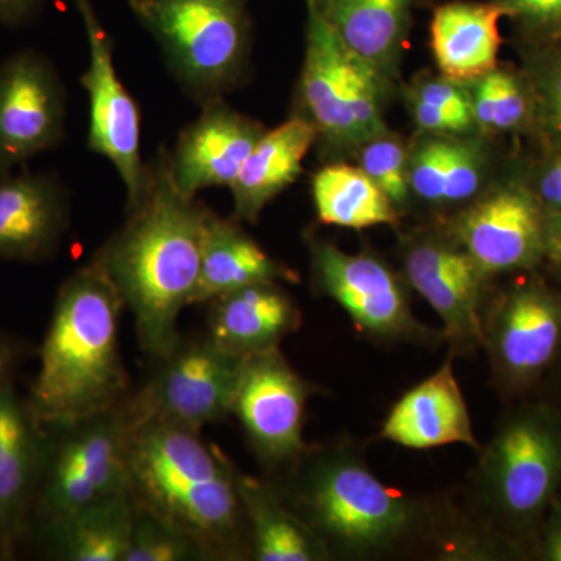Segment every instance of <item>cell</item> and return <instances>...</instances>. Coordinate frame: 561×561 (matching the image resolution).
Segmentation results:
<instances>
[{
	"label": "cell",
	"instance_id": "1",
	"mask_svg": "<svg viewBox=\"0 0 561 561\" xmlns=\"http://www.w3.org/2000/svg\"><path fill=\"white\" fill-rule=\"evenodd\" d=\"M268 481L319 535L332 560H398L430 552L467 560L456 502L390 489L351 438L308 446L289 470Z\"/></svg>",
	"mask_w": 561,
	"mask_h": 561
},
{
	"label": "cell",
	"instance_id": "2",
	"mask_svg": "<svg viewBox=\"0 0 561 561\" xmlns=\"http://www.w3.org/2000/svg\"><path fill=\"white\" fill-rule=\"evenodd\" d=\"M151 171L149 191L127 210L124 227L95 251L91 262L108 276L130 311L140 350L158 360L183 339L180 316L192 306L197 289L210 209L176 190L164 150Z\"/></svg>",
	"mask_w": 561,
	"mask_h": 561
},
{
	"label": "cell",
	"instance_id": "3",
	"mask_svg": "<svg viewBox=\"0 0 561 561\" xmlns=\"http://www.w3.org/2000/svg\"><path fill=\"white\" fill-rule=\"evenodd\" d=\"M461 523L489 560H534L541 524L561 494V413L538 398L507 402L479 449Z\"/></svg>",
	"mask_w": 561,
	"mask_h": 561
},
{
	"label": "cell",
	"instance_id": "4",
	"mask_svg": "<svg viewBox=\"0 0 561 561\" xmlns=\"http://www.w3.org/2000/svg\"><path fill=\"white\" fill-rule=\"evenodd\" d=\"M122 309L116 287L94 262L61 284L25 400L41 431L108 412L130 397L119 348Z\"/></svg>",
	"mask_w": 561,
	"mask_h": 561
},
{
	"label": "cell",
	"instance_id": "5",
	"mask_svg": "<svg viewBox=\"0 0 561 561\" xmlns=\"http://www.w3.org/2000/svg\"><path fill=\"white\" fill-rule=\"evenodd\" d=\"M239 468L198 432L140 421L128 445L136 507L201 542L213 560L251 559Z\"/></svg>",
	"mask_w": 561,
	"mask_h": 561
},
{
	"label": "cell",
	"instance_id": "6",
	"mask_svg": "<svg viewBox=\"0 0 561 561\" xmlns=\"http://www.w3.org/2000/svg\"><path fill=\"white\" fill-rule=\"evenodd\" d=\"M250 0H128L181 90L198 106L227 99L249 77Z\"/></svg>",
	"mask_w": 561,
	"mask_h": 561
},
{
	"label": "cell",
	"instance_id": "7",
	"mask_svg": "<svg viewBox=\"0 0 561 561\" xmlns=\"http://www.w3.org/2000/svg\"><path fill=\"white\" fill-rule=\"evenodd\" d=\"M397 91L398 84L346 49L308 9L290 116L311 125L321 160L350 161L364 140L386 130V111Z\"/></svg>",
	"mask_w": 561,
	"mask_h": 561
},
{
	"label": "cell",
	"instance_id": "8",
	"mask_svg": "<svg viewBox=\"0 0 561 561\" xmlns=\"http://www.w3.org/2000/svg\"><path fill=\"white\" fill-rule=\"evenodd\" d=\"M494 283L483 309L491 383L505 402L537 394L561 359V286L542 268Z\"/></svg>",
	"mask_w": 561,
	"mask_h": 561
},
{
	"label": "cell",
	"instance_id": "9",
	"mask_svg": "<svg viewBox=\"0 0 561 561\" xmlns=\"http://www.w3.org/2000/svg\"><path fill=\"white\" fill-rule=\"evenodd\" d=\"M128 398L108 412L43 431L46 443L33 507L43 526L130 493L128 445L135 416Z\"/></svg>",
	"mask_w": 561,
	"mask_h": 561
},
{
	"label": "cell",
	"instance_id": "10",
	"mask_svg": "<svg viewBox=\"0 0 561 561\" xmlns=\"http://www.w3.org/2000/svg\"><path fill=\"white\" fill-rule=\"evenodd\" d=\"M306 245L313 291L337 302L365 337L431 348L445 342L442 331L416 319L408 280L375 251L348 253L313 234L306 236Z\"/></svg>",
	"mask_w": 561,
	"mask_h": 561
},
{
	"label": "cell",
	"instance_id": "11",
	"mask_svg": "<svg viewBox=\"0 0 561 561\" xmlns=\"http://www.w3.org/2000/svg\"><path fill=\"white\" fill-rule=\"evenodd\" d=\"M398 256L411 290L440 317L449 356L471 357L482 351L483 309L497 279L437 221L398 230Z\"/></svg>",
	"mask_w": 561,
	"mask_h": 561
},
{
	"label": "cell",
	"instance_id": "12",
	"mask_svg": "<svg viewBox=\"0 0 561 561\" xmlns=\"http://www.w3.org/2000/svg\"><path fill=\"white\" fill-rule=\"evenodd\" d=\"M546 216L513 151L489 187L451 219L440 221L493 279L545 265Z\"/></svg>",
	"mask_w": 561,
	"mask_h": 561
},
{
	"label": "cell",
	"instance_id": "13",
	"mask_svg": "<svg viewBox=\"0 0 561 561\" xmlns=\"http://www.w3.org/2000/svg\"><path fill=\"white\" fill-rule=\"evenodd\" d=\"M220 348L208 334L184 341L158 359L146 386L130 394L135 423L160 421L198 432L231 416L242 362Z\"/></svg>",
	"mask_w": 561,
	"mask_h": 561
},
{
	"label": "cell",
	"instance_id": "14",
	"mask_svg": "<svg viewBox=\"0 0 561 561\" xmlns=\"http://www.w3.org/2000/svg\"><path fill=\"white\" fill-rule=\"evenodd\" d=\"M83 22L88 68L80 83L90 102L88 150L116 169L127 195V210L138 206L151 183V165L140 150L138 102L122 83L114 62V41L102 24L92 0H72Z\"/></svg>",
	"mask_w": 561,
	"mask_h": 561
},
{
	"label": "cell",
	"instance_id": "15",
	"mask_svg": "<svg viewBox=\"0 0 561 561\" xmlns=\"http://www.w3.org/2000/svg\"><path fill=\"white\" fill-rule=\"evenodd\" d=\"M320 391L291 367L280 348L243 359L231 415L265 471L278 476L306 453V405Z\"/></svg>",
	"mask_w": 561,
	"mask_h": 561
},
{
	"label": "cell",
	"instance_id": "16",
	"mask_svg": "<svg viewBox=\"0 0 561 561\" xmlns=\"http://www.w3.org/2000/svg\"><path fill=\"white\" fill-rule=\"evenodd\" d=\"M68 128V92L57 66L36 49L0 62V176L57 149Z\"/></svg>",
	"mask_w": 561,
	"mask_h": 561
},
{
	"label": "cell",
	"instance_id": "17",
	"mask_svg": "<svg viewBox=\"0 0 561 561\" xmlns=\"http://www.w3.org/2000/svg\"><path fill=\"white\" fill-rule=\"evenodd\" d=\"M496 140L481 135L438 136L415 133L409 139L411 210L424 221H446L470 205L501 171L505 158Z\"/></svg>",
	"mask_w": 561,
	"mask_h": 561
},
{
	"label": "cell",
	"instance_id": "18",
	"mask_svg": "<svg viewBox=\"0 0 561 561\" xmlns=\"http://www.w3.org/2000/svg\"><path fill=\"white\" fill-rule=\"evenodd\" d=\"M201 110V116L180 131L173 149H162L172 183L190 198L209 187L230 190L267 130L260 121L232 108L227 99L206 103Z\"/></svg>",
	"mask_w": 561,
	"mask_h": 561
},
{
	"label": "cell",
	"instance_id": "19",
	"mask_svg": "<svg viewBox=\"0 0 561 561\" xmlns=\"http://www.w3.org/2000/svg\"><path fill=\"white\" fill-rule=\"evenodd\" d=\"M70 219L69 191L58 173L25 169L0 176V260H50Z\"/></svg>",
	"mask_w": 561,
	"mask_h": 561
},
{
	"label": "cell",
	"instance_id": "20",
	"mask_svg": "<svg viewBox=\"0 0 561 561\" xmlns=\"http://www.w3.org/2000/svg\"><path fill=\"white\" fill-rule=\"evenodd\" d=\"M46 434L13 383H0V560L16 551L35 507Z\"/></svg>",
	"mask_w": 561,
	"mask_h": 561
},
{
	"label": "cell",
	"instance_id": "21",
	"mask_svg": "<svg viewBox=\"0 0 561 561\" xmlns=\"http://www.w3.org/2000/svg\"><path fill=\"white\" fill-rule=\"evenodd\" d=\"M453 362L449 356L434 375L394 402L382 423V440L420 451L448 445L481 449Z\"/></svg>",
	"mask_w": 561,
	"mask_h": 561
},
{
	"label": "cell",
	"instance_id": "22",
	"mask_svg": "<svg viewBox=\"0 0 561 561\" xmlns=\"http://www.w3.org/2000/svg\"><path fill=\"white\" fill-rule=\"evenodd\" d=\"M420 0H306L343 46L398 84Z\"/></svg>",
	"mask_w": 561,
	"mask_h": 561
},
{
	"label": "cell",
	"instance_id": "23",
	"mask_svg": "<svg viewBox=\"0 0 561 561\" xmlns=\"http://www.w3.org/2000/svg\"><path fill=\"white\" fill-rule=\"evenodd\" d=\"M208 305L209 337L238 357L279 348L301 327L300 308L276 280L228 291Z\"/></svg>",
	"mask_w": 561,
	"mask_h": 561
},
{
	"label": "cell",
	"instance_id": "24",
	"mask_svg": "<svg viewBox=\"0 0 561 561\" xmlns=\"http://www.w3.org/2000/svg\"><path fill=\"white\" fill-rule=\"evenodd\" d=\"M502 11L493 2L451 0L432 11L430 46L437 72L461 83L500 62Z\"/></svg>",
	"mask_w": 561,
	"mask_h": 561
},
{
	"label": "cell",
	"instance_id": "25",
	"mask_svg": "<svg viewBox=\"0 0 561 561\" xmlns=\"http://www.w3.org/2000/svg\"><path fill=\"white\" fill-rule=\"evenodd\" d=\"M313 146L316 133L300 117L290 116L283 124L267 128L231 184L232 217L256 224L262 210L301 175L302 162Z\"/></svg>",
	"mask_w": 561,
	"mask_h": 561
},
{
	"label": "cell",
	"instance_id": "26",
	"mask_svg": "<svg viewBox=\"0 0 561 561\" xmlns=\"http://www.w3.org/2000/svg\"><path fill=\"white\" fill-rule=\"evenodd\" d=\"M236 217L217 216L210 210L203 234L201 276L192 306L208 305L228 291L250 284L298 283L300 276L267 253L243 230Z\"/></svg>",
	"mask_w": 561,
	"mask_h": 561
},
{
	"label": "cell",
	"instance_id": "27",
	"mask_svg": "<svg viewBox=\"0 0 561 561\" xmlns=\"http://www.w3.org/2000/svg\"><path fill=\"white\" fill-rule=\"evenodd\" d=\"M239 491L249 523L251 560L330 561L331 553L267 479L239 471Z\"/></svg>",
	"mask_w": 561,
	"mask_h": 561
},
{
	"label": "cell",
	"instance_id": "28",
	"mask_svg": "<svg viewBox=\"0 0 561 561\" xmlns=\"http://www.w3.org/2000/svg\"><path fill=\"white\" fill-rule=\"evenodd\" d=\"M311 195L321 225L356 231L401 227L393 203L353 162H324L313 173Z\"/></svg>",
	"mask_w": 561,
	"mask_h": 561
},
{
	"label": "cell",
	"instance_id": "29",
	"mask_svg": "<svg viewBox=\"0 0 561 561\" xmlns=\"http://www.w3.org/2000/svg\"><path fill=\"white\" fill-rule=\"evenodd\" d=\"M135 511L131 494L125 493L44 524L50 552L66 561H124Z\"/></svg>",
	"mask_w": 561,
	"mask_h": 561
},
{
	"label": "cell",
	"instance_id": "30",
	"mask_svg": "<svg viewBox=\"0 0 561 561\" xmlns=\"http://www.w3.org/2000/svg\"><path fill=\"white\" fill-rule=\"evenodd\" d=\"M467 87L478 135L497 140L505 136L531 138L535 99L522 66L500 61Z\"/></svg>",
	"mask_w": 561,
	"mask_h": 561
},
{
	"label": "cell",
	"instance_id": "31",
	"mask_svg": "<svg viewBox=\"0 0 561 561\" xmlns=\"http://www.w3.org/2000/svg\"><path fill=\"white\" fill-rule=\"evenodd\" d=\"M402 101L415 133L438 136H470L476 131L467 83L440 72L421 70L404 88Z\"/></svg>",
	"mask_w": 561,
	"mask_h": 561
},
{
	"label": "cell",
	"instance_id": "32",
	"mask_svg": "<svg viewBox=\"0 0 561 561\" xmlns=\"http://www.w3.org/2000/svg\"><path fill=\"white\" fill-rule=\"evenodd\" d=\"M535 99L530 144L538 151L561 150V38L541 46H515Z\"/></svg>",
	"mask_w": 561,
	"mask_h": 561
},
{
	"label": "cell",
	"instance_id": "33",
	"mask_svg": "<svg viewBox=\"0 0 561 561\" xmlns=\"http://www.w3.org/2000/svg\"><path fill=\"white\" fill-rule=\"evenodd\" d=\"M365 175L375 181L404 217L411 213V187H409V140L400 133L386 130L364 140L351 158Z\"/></svg>",
	"mask_w": 561,
	"mask_h": 561
},
{
	"label": "cell",
	"instance_id": "34",
	"mask_svg": "<svg viewBox=\"0 0 561 561\" xmlns=\"http://www.w3.org/2000/svg\"><path fill=\"white\" fill-rule=\"evenodd\" d=\"M205 560H213V557L201 542L136 507L124 561Z\"/></svg>",
	"mask_w": 561,
	"mask_h": 561
},
{
	"label": "cell",
	"instance_id": "35",
	"mask_svg": "<svg viewBox=\"0 0 561 561\" xmlns=\"http://www.w3.org/2000/svg\"><path fill=\"white\" fill-rule=\"evenodd\" d=\"M511 22L513 46H541L561 38V0H490Z\"/></svg>",
	"mask_w": 561,
	"mask_h": 561
},
{
	"label": "cell",
	"instance_id": "36",
	"mask_svg": "<svg viewBox=\"0 0 561 561\" xmlns=\"http://www.w3.org/2000/svg\"><path fill=\"white\" fill-rule=\"evenodd\" d=\"M524 171L546 216H561V150L524 154Z\"/></svg>",
	"mask_w": 561,
	"mask_h": 561
},
{
	"label": "cell",
	"instance_id": "37",
	"mask_svg": "<svg viewBox=\"0 0 561 561\" xmlns=\"http://www.w3.org/2000/svg\"><path fill=\"white\" fill-rule=\"evenodd\" d=\"M534 560L561 561V494L546 513L535 546Z\"/></svg>",
	"mask_w": 561,
	"mask_h": 561
},
{
	"label": "cell",
	"instance_id": "38",
	"mask_svg": "<svg viewBox=\"0 0 561 561\" xmlns=\"http://www.w3.org/2000/svg\"><path fill=\"white\" fill-rule=\"evenodd\" d=\"M46 0H0V25L24 27L38 16Z\"/></svg>",
	"mask_w": 561,
	"mask_h": 561
},
{
	"label": "cell",
	"instance_id": "39",
	"mask_svg": "<svg viewBox=\"0 0 561 561\" xmlns=\"http://www.w3.org/2000/svg\"><path fill=\"white\" fill-rule=\"evenodd\" d=\"M25 356L27 353L24 343L0 332V383L11 381Z\"/></svg>",
	"mask_w": 561,
	"mask_h": 561
},
{
	"label": "cell",
	"instance_id": "40",
	"mask_svg": "<svg viewBox=\"0 0 561 561\" xmlns=\"http://www.w3.org/2000/svg\"><path fill=\"white\" fill-rule=\"evenodd\" d=\"M548 273L561 272V216L548 217L546 221L545 265Z\"/></svg>",
	"mask_w": 561,
	"mask_h": 561
},
{
	"label": "cell",
	"instance_id": "41",
	"mask_svg": "<svg viewBox=\"0 0 561 561\" xmlns=\"http://www.w3.org/2000/svg\"><path fill=\"white\" fill-rule=\"evenodd\" d=\"M534 398L548 402L561 413V359L542 381L540 389Z\"/></svg>",
	"mask_w": 561,
	"mask_h": 561
},
{
	"label": "cell",
	"instance_id": "42",
	"mask_svg": "<svg viewBox=\"0 0 561 561\" xmlns=\"http://www.w3.org/2000/svg\"><path fill=\"white\" fill-rule=\"evenodd\" d=\"M548 273V272H546ZM549 276H551V278L553 280H556L557 284H560L561 286V272H557V273H548Z\"/></svg>",
	"mask_w": 561,
	"mask_h": 561
}]
</instances>
